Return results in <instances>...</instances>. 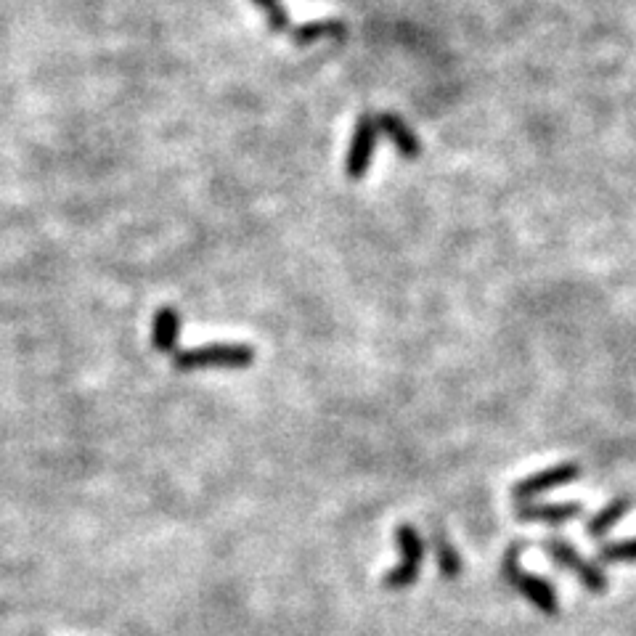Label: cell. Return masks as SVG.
Listing matches in <instances>:
<instances>
[{"instance_id": "6da1fadb", "label": "cell", "mask_w": 636, "mask_h": 636, "mask_svg": "<svg viewBox=\"0 0 636 636\" xmlns=\"http://www.w3.org/2000/svg\"><path fill=\"white\" fill-rule=\"evenodd\" d=\"M523 549V541L509 546L507 554H504V562H501V576H504L507 583H512L536 610H541L544 615H554L560 610L557 591H554V586L546 581V578L533 576V573L523 570V565H520V554H523Z\"/></svg>"}, {"instance_id": "7a4b0ae2", "label": "cell", "mask_w": 636, "mask_h": 636, "mask_svg": "<svg viewBox=\"0 0 636 636\" xmlns=\"http://www.w3.org/2000/svg\"><path fill=\"white\" fill-rule=\"evenodd\" d=\"M395 544L401 549V565H395L385 573L382 586L390 591L409 589L419 578V568L424 560V538L414 525H398L395 530Z\"/></svg>"}, {"instance_id": "3957f363", "label": "cell", "mask_w": 636, "mask_h": 636, "mask_svg": "<svg viewBox=\"0 0 636 636\" xmlns=\"http://www.w3.org/2000/svg\"><path fill=\"white\" fill-rule=\"evenodd\" d=\"M250 345H205L197 350H183L175 353V369H247L252 364Z\"/></svg>"}, {"instance_id": "277c9868", "label": "cell", "mask_w": 636, "mask_h": 636, "mask_svg": "<svg viewBox=\"0 0 636 636\" xmlns=\"http://www.w3.org/2000/svg\"><path fill=\"white\" fill-rule=\"evenodd\" d=\"M541 546H544V552L549 560L557 562L562 570H568V573H573V576L581 581L583 589H589L591 594H602V591H607L610 581H607L605 570L599 568V565H594V562L583 560L576 546L568 544L565 538L552 536V538H546Z\"/></svg>"}, {"instance_id": "5b68a950", "label": "cell", "mask_w": 636, "mask_h": 636, "mask_svg": "<svg viewBox=\"0 0 636 636\" xmlns=\"http://www.w3.org/2000/svg\"><path fill=\"white\" fill-rule=\"evenodd\" d=\"M583 475L581 464L578 462H565L557 464V467H546V470L536 472V475L525 477L520 483H515L512 488V499L520 504V501H533L541 493H549L554 488H562V485L576 483L578 477Z\"/></svg>"}, {"instance_id": "8992f818", "label": "cell", "mask_w": 636, "mask_h": 636, "mask_svg": "<svg viewBox=\"0 0 636 636\" xmlns=\"http://www.w3.org/2000/svg\"><path fill=\"white\" fill-rule=\"evenodd\" d=\"M583 515L581 501H568V504H533V501H520L515 509L517 520L523 523H552L562 525L568 520H576Z\"/></svg>"}, {"instance_id": "52a82bcc", "label": "cell", "mask_w": 636, "mask_h": 636, "mask_svg": "<svg viewBox=\"0 0 636 636\" xmlns=\"http://www.w3.org/2000/svg\"><path fill=\"white\" fill-rule=\"evenodd\" d=\"M377 122L374 117H364L358 122L356 138H353V146H350V157H348V173L350 178H361L366 173L371 159V149H374V141H377Z\"/></svg>"}, {"instance_id": "ba28073f", "label": "cell", "mask_w": 636, "mask_h": 636, "mask_svg": "<svg viewBox=\"0 0 636 636\" xmlns=\"http://www.w3.org/2000/svg\"><path fill=\"white\" fill-rule=\"evenodd\" d=\"M631 507H634V499H631V496H615L610 504H605V507L599 509L597 515L591 517L589 523H586V536L602 538L607 530L621 523L623 517L629 515Z\"/></svg>"}, {"instance_id": "9c48e42d", "label": "cell", "mask_w": 636, "mask_h": 636, "mask_svg": "<svg viewBox=\"0 0 636 636\" xmlns=\"http://www.w3.org/2000/svg\"><path fill=\"white\" fill-rule=\"evenodd\" d=\"M178 332H181V316L173 308H162L154 318L152 345L157 353H175L178 345Z\"/></svg>"}, {"instance_id": "30bf717a", "label": "cell", "mask_w": 636, "mask_h": 636, "mask_svg": "<svg viewBox=\"0 0 636 636\" xmlns=\"http://www.w3.org/2000/svg\"><path fill=\"white\" fill-rule=\"evenodd\" d=\"M374 122H377L379 133H385V136L393 138L395 146L401 149L403 157H409V159L419 157L417 136H414V133H411V130L398 120V117H393V114H382V117H377Z\"/></svg>"}, {"instance_id": "8fae6325", "label": "cell", "mask_w": 636, "mask_h": 636, "mask_svg": "<svg viewBox=\"0 0 636 636\" xmlns=\"http://www.w3.org/2000/svg\"><path fill=\"white\" fill-rule=\"evenodd\" d=\"M432 546H435V560H438L440 576L446 578V581H456V578L462 576L464 562L454 549V544L448 541V536L440 528L432 533Z\"/></svg>"}, {"instance_id": "7c38bea8", "label": "cell", "mask_w": 636, "mask_h": 636, "mask_svg": "<svg viewBox=\"0 0 636 636\" xmlns=\"http://www.w3.org/2000/svg\"><path fill=\"white\" fill-rule=\"evenodd\" d=\"M599 562H636V538H623L613 544L599 546Z\"/></svg>"}, {"instance_id": "4fadbf2b", "label": "cell", "mask_w": 636, "mask_h": 636, "mask_svg": "<svg viewBox=\"0 0 636 636\" xmlns=\"http://www.w3.org/2000/svg\"><path fill=\"white\" fill-rule=\"evenodd\" d=\"M258 3L265 8V11H268L271 24L276 27V30H284V27H287V16H284V11H281L279 0H258Z\"/></svg>"}]
</instances>
